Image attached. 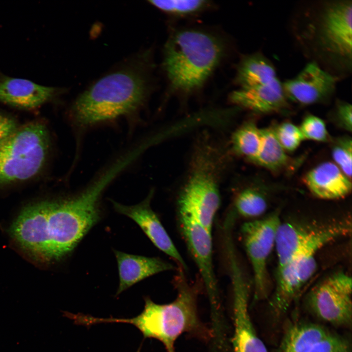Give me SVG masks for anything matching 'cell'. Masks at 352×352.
<instances>
[{"label":"cell","mask_w":352,"mask_h":352,"mask_svg":"<svg viewBox=\"0 0 352 352\" xmlns=\"http://www.w3.org/2000/svg\"><path fill=\"white\" fill-rule=\"evenodd\" d=\"M337 80L316 63L310 62L282 86L288 100L309 105L330 100L336 90Z\"/></svg>","instance_id":"13"},{"label":"cell","mask_w":352,"mask_h":352,"mask_svg":"<svg viewBox=\"0 0 352 352\" xmlns=\"http://www.w3.org/2000/svg\"><path fill=\"white\" fill-rule=\"evenodd\" d=\"M113 252L119 277L116 295L146 278L175 268L172 264L159 258L132 255L116 250Z\"/></svg>","instance_id":"20"},{"label":"cell","mask_w":352,"mask_h":352,"mask_svg":"<svg viewBox=\"0 0 352 352\" xmlns=\"http://www.w3.org/2000/svg\"><path fill=\"white\" fill-rule=\"evenodd\" d=\"M148 72L145 58L140 59L100 79L72 105L71 122L86 128L132 113L149 94Z\"/></svg>","instance_id":"2"},{"label":"cell","mask_w":352,"mask_h":352,"mask_svg":"<svg viewBox=\"0 0 352 352\" xmlns=\"http://www.w3.org/2000/svg\"><path fill=\"white\" fill-rule=\"evenodd\" d=\"M334 113L339 125L348 132L352 129V108L351 104L344 101L337 102Z\"/></svg>","instance_id":"31"},{"label":"cell","mask_w":352,"mask_h":352,"mask_svg":"<svg viewBox=\"0 0 352 352\" xmlns=\"http://www.w3.org/2000/svg\"><path fill=\"white\" fill-rule=\"evenodd\" d=\"M177 215L181 235L198 267L210 302L216 308L219 290L213 263L211 232L191 215L178 212Z\"/></svg>","instance_id":"12"},{"label":"cell","mask_w":352,"mask_h":352,"mask_svg":"<svg viewBox=\"0 0 352 352\" xmlns=\"http://www.w3.org/2000/svg\"><path fill=\"white\" fill-rule=\"evenodd\" d=\"M352 278L344 272L326 277L309 291L307 304L317 317L339 326L351 325L352 319Z\"/></svg>","instance_id":"10"},{"label":"cell","mask_w":352,"mask_h":352,"mask_svg":"<svg viewBox=\"0 0 352 352\" xmlns=\"http://www.w3.org/2000/svg\"><path fill=\"white\" fill-rule=\"evenodd\" d=\"M225 157L209 139L200 141L178 198V211L192 215L210 232L220 204V184Z\"/></svg>","instance_id":"6"},{"label":"cell","mask_w":352,"mask_h":352,"mask_svg":"<svg viewBox=\"0 0 352 352\" xmlns=\"http://www.w3.org/2000/svg\"><path fill=\"white\" fill-rule=\"evenodd\" d=\"M234 206L240 215L247 218H256L265 213L267 203L262 191L254 187H247L237 194Z\"/></svg>","instance_id":"25"},{"label":"cell","mask_w":352,"mask_h":352,"mask_svg":"<svg viewBox=\"0 0 352 352\" xmlns=\"http://www.w3.org/2000/svg\"><path fill=\"white\" fill-rule=\"evenodd\" d=\"M334 163L350 179L352 176V140L351 137H342L336 140L332 150Z\"/></svg>","instance_id":"27"},{"label":"cell","mask_w":352,"mask_h":352,"mask_svg":"<svg viewBox=\"0 0 352 352\" xmlns=\"http://www.w3.org/2000/svg\"><path fill=\"white\" fill-rule=\"evenodd\" d=\"M305 139L319 142L328 140L329 133L324 121L311 114L306 116L299 127Z\"/></svg>","instance_id":"29"},{"label":"cell","mask_w":352,"mask_h":352,"mask_svg":"<svg viewBox=\"0 0 352 352\" xmlns=\"http://www.w3.org/2000/svg\"><path fill=\"white\" fill-rule=\"evenodd\" d=\"M349 350L346 340L330 333L328 336L315 344L307 352H346Z\"/></svg>","instance_id":"30"},{"label":"cell","mask_w":352,"mask_h":352,"mask_svg":"<svg viewBox=\"0 0 352 352\" xmlns=\"http://www.w3.org/2000/svg\"><path fill=\"white\" fill-rule=\"evenodd\" d=\"M153 193L151 191L145 199L133 205H125L113 200L111 203L116 211L134 220L158 249L174 259L183 270L187 271L185 262L151 207Z\"/></svg>","instance_id":"16"},{"label":"cell","mask_w":352,"mask_h":352,"mask_svg":"<svg viewBox=\"0 0 352 352\" xmlns=\"http://www.w3.org/2000/svg\"><path fill=\"white\" fill-rule=\"evenodd\" d=\"M230 98L236 106L262 114L282 111L288 106L282 83L277 77L265 84L239 88L231 93Z\"/></svg>","instance_id":"18"},{"label":"cell","mask_w":352,"mask_h":352,"mask_svg":"<svg viewBox=\"0 0 352 352\" xmlns=\"http://www.w3.org/2000/svg\"><path fill=\"white\" fill-rule=\"evenodd\" d=\"M330 333L323 327L313 323L301 322L294 324L285 332L280 351L307 352Z\"/></svg>","instance_id":"22"},{"label":"cell","mask_w":352,"mask_h":352,"mask_svg":"<svg viewBox=\"0 0 352 352\" xmlns=\"http://www.w3.org/2000/svg\"><path fill=\"white\" fill-rule=\"evenodd\" d=\"M175 282L177 294L172 302L158 304L149 297H145L144 309L137 316L132 318H99L98 323L132 324L142 332L145 338H154L160 341L167 352H175V342L184 333H192L206 338L209 332L198 316L197 288L186 281L182 270L179 272Z\"/></svg>","instance_id":"5"},{"label":"cell","mask_w":352,"mask_h":352,"mask_svg":"<svg viewBox=\"0 0 352 352\" xmlns=\"http://www.w3.org/2000/svg\"><path fill=\"white\" fill-rule=\"evenodd\" d=\"M63 88L46 87L28 80L0 73V103L23 110H33L59 95Z\"/></svg>","instance_id":"17"},{"label":"cell","mask_w":352,"mask_h":352,"mask_svg":"<svg viewBox=\"0 0 352 352\" xmlns=\"http://www.w3.org/2000/svg\"><path fill=\"white\" fill-rule=\"evenodd\" d=\"M280 144L286 151L295 150L305 140L299 127L290 122H284L274 129Z\"/></svg>","instance_id":"28"},{"label":"cell","mask_w":352,"mask_h":352,"mask_svg":"<svg viewBox=\"0 0 352 352\" xmlns=\"http://www.w3.org/2000/svg\"><path fill=\"white\" fill-rule=\"evenodd\" d=\"M350 352V351H347V352Z\"/></svg>","instance_id":"33"},{"label":"cell","mask_w":352,"mask_h":352,"mask_svg":"<svg viewBox=\"0 0 352 352\" xmlns=\"http://www.w3.org/2000/svg\"><path fill=\"white\" fill-rule=\"evenodd\" d=\"M128 165V162L120 158L78 194L65 199L46 200L48 262L57 260L70 253L97 222L102 193Z\"/></svg>","instance_id":"3"},{"label":"cell","mask_w":352,"mask_h":352,"mask_svg":"<svg viewBox=\"0 0 352 352\" xmlns=\"http://www.w3.org/2000/svg\"><path fill=\"white\" fill-rule=\"evenodd\" d=\"M294 22L296 40L305 54L337 79L351 73L352 0L306 4Z\"/></svg>","instance_id":"1"},{"label":"cell","mask_w":352,"mask_h":352,"mask_svg":"<svg viewBox=\"0 0 352 352\" xmlns=\"http://www.w3.org/2000/svg\"><path fill=\"white\" fill-rule=\"evenodd\" d=\"M231 144L237 154L253 162L261 144V132L253 122H246L233 134Z\"/></svg>","instance_id":"24"},{"label":"cell","mask_w":352,"mask_h":352,"mask_svg":"<svg viewBox=\"0 0 352 352\" xmlns=\"http://www.w3.org/2000/svg\"><path fill=\"white\" fill-rule=\"evenodd\" d=\"M18 127L13 117L0 112V142L11 135Z\"/></svg>","instance_id":"32"},{"label":"cell","mask_w":352,"mask_h":352,"mask_svg":"<svg viewBox=\"0 0 352 352\" xmlns=\"http://www.w3.org/2000/svg\"><path fill=\"white\" fill-rule=\"evenodd\" d=\"M277 78L273 65L259 52L244 56L237 67L235 81L240 88L267 84Z\"/></svg>","instance_id":"21"},{"label":"cell","mask_w":352,"mask_h":352,"mask_svg":"<svg viewBox=\"0 0 352 352\" xmlns=\"http://www.w3.org/2000/svg\"><path fill=\"white\" fill-rule=\"evenodd\" d=\"M351 231L348 219L310 224L281 222L275 246L278 267L299 257L316 255L323 247Z\"/></svg>","instance_id":"8"},{"label":"cell","mask_w":352,"mask_h":352,"mask_svg":"<svg viewBox=\"0 0 352 352\" xmlns=\"http://www.w3.org/2000/svg\"><path fill=\"white\" fill-rule=\"evenodd\" d=\"M225 51L222 40L212 33L194 28L173 32L165 44L163 61L171 91L188 95L200 89Z\"/></svg>","instance_id":"4"},{"label":"cell","mask_w":352,"mask_h":352,"mask_svg":"<svg viewBox=\"0 0 352 352\" xmlns=\"http://www.w3.org/2000/svg\"><path fill=\"white\" fill-rule=\"evenodd\" d=\"M316 255L295 258L278 267L275 288L270 306L277 316L288 309L301 289L314 275L317 269Z\"/></svg>","instance_id":"14"},{"label":"cell","mask_w":352,"mask_h":352,"mask_svg":"<svg viewBox=\"0 0 352 352\" xmlns=\"http://www.w3.org/2000/svg\"><path fill=\"white\" fill-rule=\"evenodd\" d=\"M309 191L317 198L337 199L348 196L352 190L351 179L334 163L323 162L308 172L304 179Z\"/></svg>","instance_id":"19"},{"label":"cell","mask_w":352,"mask_h":352,"mask_svg":"<svg viewBox=\"0 0 352 352\" xmlns=\"http://www.w3.org/2000/svg\"><path fill=\"white\" fill-rule=\"evenodd\" d=\"M47 216L46 200L32 204L22 211L10 230L21 247L33 257L44 262H46L47 247Z\"/></svg>","instance_id":"15"},{"label":"cell","mask_w":352,"mask_h":352,"mask_svg":"<svg viewBox=\"0 0 352 352\" xmlns=\"http://www.w3.org/2000/svg\"><path fill=\"white\" fill-rule=\"evenodd\" d=\"M233 288V352H268L251 321L248 309L250 285L238 257L227 258Z\"/></svg>","instance_id":"11"},{"label":"cell","mask_w":352,"mask_h":352,"mask_svg":"<svg viewBox=\"0 0 352 352\" xmlns=\"http://www.w3.org/2000/svg\"><path fill=\"white\" fill-rule=\"evenodd\" d=\"M261 144L253 162L271 171H278L286 167L289 158L279 142L274 130L260 129Z\"/></svg>","instance_id":"23"},{"label":"cell","mask_w":352,"mask_h":352,"mask_svg":"<svg viewBox=\"0 0 352 352\" xmlns=\"http://www.w3.org/2000/svg\"><path fill=\"white\" fill-rule=\"evenodd\" d=\"M50 149L46 126L32 122L0 142V187L30 179L45 166Z\"/></svg>","instance_id":"7"},{"label":"cell","mask_w":352,"mask_h":352,"mask_svg":"<svg viewBox=\"0 0 352 352\" xmlns=\"http://www.w3.org/2000/svg\"><path fill=\"white\" fill-rule=\"evenodd\" d=\"M281 222L277 211L262 219L246 222L242 227V240L253 271L256 300L266 298L269 292L267 261L275 249L277 233Z\"/></svg>","instance_id":"9"},{"label":"cell","mask_w":352,"mask_h":352,"mask_svg":"<svg viewBox=\"0 0 352 352\" xmlns=\"http://www.w3.org/2000/svg\"><path fill=\"white\" fill-rule=\"evenodd\" d=\"M150 4L169 15L185 17L197 15L211 5L204 0H150Z\"/></svg>","instance_id":"26"}]
</instances>
